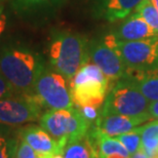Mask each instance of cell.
I'll list each match as a JSON object with an SVG mask.
<instances>
[{"instance_id": "obj_1", "label": "cell", "mask_w": 158, "mask_h": 158, "mask_svg": "<svg viewBox=\"0 0 158 158\" xmlns=\"http://www.w3.org/2000/svg\"><path fill=\"white\" fill-rule=\"evenodd\" d=\"M46 66L39 53L21 43H9L0 49V70L15 94L32 96L34 85Z\"/></svg>"}, {"instance_id": "obj_2", "label": "cell", "mask_w": 158, "mask_h": 158, "mask_svg": "<svg viewBox=\"0 0 158 158\" xmlns=\"http://www.w3.org/2000/svg\"><path fill=\"white\" fill-rule=\"evenodd\" d=\"M89 42L83 35L67 30L56 31L48 43L50 67L56 73L70 80L89 62Z\"/></svg>"}, {"instance_id": "obj_3", "label": "cell", "mask_w": 158, "mask_h": 158, "mask_svg": "<svg viewBox=\"0 0 158 158\" xmlns=\"http://www.w3.org/2000/svg\"><path fill=\"white\" fill-rule=\"evenodd\" d=\"M69 83L72 100L77 108H101L109 91L110 81L97 65L88 62Z\"/></svg>"}, {"instance_id": "obj_4", "label": "cell", "mask_w": 158, "mask_h": 158, "mask_svg": "<svg viewBox=\"0 0 158 158\" xmlns=\"http://www.w3.org/2000/svg\"><path fill=\"white\" fill-rule=\"evenodd\" d=\"M40 126L60 143L86 137L91 123L82 115L79 108L47 110L39 119Z\"/></svg>"}, {"instance_id": "obj_5", "label": "cell", "mask_w": 158, "mask_h": 158, "mask_svg": "<svg viewBox=\"0 0 158 158\" xmlns=\"http://www.w3.org/2000/svg\"><path fill=\"white\" fill-rule=\"evenodd\" d=\"M150 102L127 77L115 81L107 94L100 115L140 116L148 113Z\"/></svg>"}, {"instance_id": "obj_6", "label": "cell", "mask_w": 158, "mask_h": 158, "mask_svg": "<svg viewBox=\"0 0 158 158\" xmlns=\"http://www.w3.org/2000/svg\"><path fill=\"white\" fill-rule=\"evenodd\" d=\"M103 40L118 53L127 70L141 71L158 66V36L143 40L120 41L109 34Z\"/></svg>"}, {"instance_id": "obj_7", "label": "cell", "mask_w": 158, "mask_h": 158, "mask_svg": "<svg viewBox=\"0 0 158 158\" xmlns=\"http://www.w3.org/2000/svg\"><path fill=\"white\" fill-rule=\"evenodd\" d=\"M61 74L47 67L41 72L34 85L32 97L42 109L58 110L74 107L70 87Z\"/></svg>"}, {"instance_id": "obj_8", "label": "cell", "mask_w": 158, "mask_h": 158, "mask_svg": "<svg viewBox=\"0 0 158 158\" xmlns=\"http://www.w3.org/2000/svg\"><path fill=\"white\" fill-rule=\"evenodd\" d=\"M41 107L32 97L12 94L0 100V123L20 125L39 120L42 116Z\"/></svg>"}, {"instance_id": "obj_9", "label": "cell", "mask_w": 158, "mask_h": 158, "mask_svg": "<svg viewBox=\"0 0 158 158\" xmlns=\"http://www.w3.org/2000/svg\"><path fill=\"white\" fill-rule=\"evenodd\" d=\"M89 61L99 67L110 82H115L126 76L127 67L119 55L104 42L94 40L89 42Z\"/></svg>"}, {"instance_id": "obj_10", "label": "cell", "mask_w": 158, "mask_h": 158, "mask_svg": "<svg viewBox=\"0 0 158 158\" xmlns=\"http://www.w3.org/2000/svg\"><path fill=\"white\" fill-rule=\"evenodd\" d=\"M19 138L25 141L38 154L39 158H45L65 150L66 144L55 140L41 126L30 125L19 131Z\"/></svg>"}, {"instance_id": "obj_11", "label": "cell", "mask_w": 158, "mask_h": 158, "mask_svg": "<svg viewBox=\"0 0 158 158\" xmlns=\"http://www.w3.org/2000/svg\"><path fill=\"white\" fill-rule=\"evenodd\" d=\"M151 119L152 118L149 114L140 116L100 115L97 122L93 124V126L108 137H117L138 127Z\"/></svg>"}, {"instance_id": "obj_12", "label": "cell", "mask_w": 158, "mask_h": 158, "mask_svg": "<svg viewBox=\"0 0 158 158\" xmlns=\"http://www.w3.org/2000/svg\"><path fill=\"white\" fill-rule=\"evenodd\" d=\"M143 0H91L94 12L99 18L109 22L124 20L135 9Z\"/></svg>"}, {"instance_id": "obj_13", "label": "cell", "mask_w": 158, "mask_h": 158, "mask_svg": "<svg viewBox=\"0 0 158 158\" xmlns=\"http://www.w3.org/2000/svg\"><path fill=\"white\" fill-rule=\"evenodd\" d=\"M112 35L120 41H135L155 37L158 34L137 11H135L125 18V21L122 22Z\"/></svg>"}, {"instance_id": "obj_14", "label": "cell", "mask_w": 158, "mask_h": 158, "mask_svg": "<svg viewBox=\"0 0 158 158\" xmlns=\"http://www.w3.org/2000/svg\"><path fill=\"white\" fill-rule=\"evenodd\" d=\"M149 102L158 101V66L141 71L127 70L126 76Z\"/></svg>"}, {"instance_id": "obj_15", "label": "cell", "mask_w": 158, "mask_h": 158, "mask_svg": "<svg viewBox=\"0 0 158 158\" xmlns=\"http://www.w3.org/2000/svg\"><path fill=\"white\" fill-rule=\"evenodd\" d=\"M63 1L64 0H11V6L18 15L30 17L50 10Z\"/></svg>"}, {"instance_id": "obj_16", "label": "cell", "mask_w": 158, "mask_h": 158, "mask_svg": "<svg viewBox=\"0 0 158 158\" xmlns=\"http://www.w3.org/2000/svg\"><path fill=\"white\" fill-rule=\"evenodd\" d=\"M141 143L149 158L158 157V119L141 125Z\"/></svg>"}, {"instance_id": "obj_17", "label": "cell", "mask_w": 158, "mask_h": 158, "mask_svg": "<svg viewBox=\"0 0 158 158\" xmlns=\"http://www.w3.org/2000/svg\"><path fill=\"white\" fill-rule=\"evenodd\" d=\"M93 155L94 148L87 135L68 142L64 150V158H91Z\"/></svg>"}, {"instance_id": "obj_18", "label": "cell", "mask_w": 158, "mask_h": 158, "mask_svg": "<svg viewBox=\"0 0 158 158\" xmlns=\"http://www.w3.org/2000/svg\"><path fill=\"white\" fill-rule=\"evenodd\" d=\"M115 138L124 146V148L129 153V155L131 156L132 154H135L142 147L141 125L127 132H125V134L117 135V137H115Z\"/></svg>"}, {"instance_id": "obj_19", "label": "cell", "mask_w": 158, "mask_h": 158, "mask_svg": "<svg viewBox=\"0 0 158 158\" xmlns=\"http://www.w3.org/2000/svg\"><path fill=\"white\" fill-rule=\"evenodd\" d=\"M135 11L158 34V8L150 0H143L135 9Z\"/></svg>"}, {"instance_id": "obj_20", "label": "cell", "mask_w": 158, "mask_h": 158, "mask_svg": "<svg viewBox=\"0 0 158 158\" xmlns=\"http://www.w3.org/2000/svg\"><path fill=\"white\" fill-rule=\"evenodd\" d=\"M19 142L0 131V158H15Z\"/></svg>"}, {"instance_id": "obj_21", "label": "cell", "mask_w": 158, "mask_h": 158, "mask_svg": "<svg viewBox=\"0 0 158 158\" xmlns=\"http://www.w3.org/2000/svg\"><path fill=\"white\" fill-rule=\"evenodd\" d=\"M15 158H39V156L30 147V145H28L26 142L20 139L17 148V153H15Z\"/></svg>"}, {"instance_id": "obj_22", "label": "cell", "mask_w": 158, "mask_h": 158, "mask_svg": "<svg viewBox=\"0 0 158 158\" xmlns=\"http://www.w3.org/2000/svg\"><path fill=\"white\" fill-rule=\"evenodd\" d=\"M79 110L81 111L82 115L91 123V125L97 122L101 113V108H96V107H81Z\"/></svg>"}, {"instance_id": "obj_23", "label": "cell", "mask_w": 158, "mask_h": 158, "mask_svg": "<svg viewBox=\"0 0 158 158\" xmlns=\"http://www.w3.org/2000/svg\"><path fill=\"white\" fill-rule=\"evenodd\" d=\"M12 94H15L14 88L0 70V100L4 99L6 97L12 96Z\"/></svg>"}, {"instance_id": "obj_24", "label": "cell", "mask_w": 158, "mask_h": 158, "mask_svg": "<svg viewBox=\"0 0 158 158\" xmlns=\"http://www.w3.org/2000/svg\"><path fill=\"white\" fill-rule=\"evenodd\" d=\"M6 25H7V17H6L3 6L0 4V37L4 33V31L6 29Z\"/></svg>"}, {"instance_id": "obj_25", "label": "cell", "mask_w": 158, "mask_h": 158, "mask_svg": "<svg viewBox=\"0 0 158 158\" xmlns=\"http://www.w3.org/2000/svg\"><path fill=\"white\" fill-rule=\"evenodd\" d=\"M148 113L152 119H158V101L150 102L148 107Z\"/></svg>"}, {"instance_id": "obj_26", "label": "cell", "mask_w": 158, "mask_h": 158, "mask_svg": "<svg viewBox=\"0 0 158 158\" xmlns=\"http://www.w3.org/2000/svg\"><path fill=\"white\" fill-rule=\"evenodd\" d=\"M131 158H149V156L147 155V153L143 150V148H140L135 154H132Z\"/></svg>"}, {"instance_id": "obj_27", "label": "cell", "mask_w": 158, "mask_h": 158, "mask_svg": "<svg viewBox=\"0 0 158 158\" xmlns=\"http://www.w3.org/2000/svg\"><path fill=\"white\" fill-rule=\"evenodd\" d=\"M45 158H64V150L60 151V152L53 154V155L49 156V157H45Z\"/></svg>"}, {"instance_id": "obj_28", "label": "cell", "mask_w": 158, "mask_h": 158, "mask_svg": "<svg viewBox=\"0 0 158 158\" xmlns=\"http://www.w3.org/2000/svg\"><path fill=\"white\" fill-rule=\"evenodd\" d=\"M106 158H127V157H123L121 155H117V154H114V155H110V156L106 157Z\"/></svg>"}, {"instance_id": "obj_29", "label": "cell", "mask_w": 158, "mask_h": 158, "mask_svg": "<svg viewBox=\"0 0 158 158\" xmlns=\"http://www.w3.org/2000/svg\"><path fill=\"white\" fill-rule=\"evenodd\" d=\"M91 158H98V156L96 155V154H94V155H93V157H91Z\"/></svg>"}, {"instance_id": "obj_30", "label": "cell", "mask_w": 158, "mask_h": 158, "mask_svg": "<svg viewBox=\"0 0 158 158\" xmlns=\"http://www.w3.org/2000/svg\"><path fill=\"white\" fill-rule=\"evenodd\" d=\"M151 2H155V1H157V0H150Z\"/></svg>"}]
</instances>
